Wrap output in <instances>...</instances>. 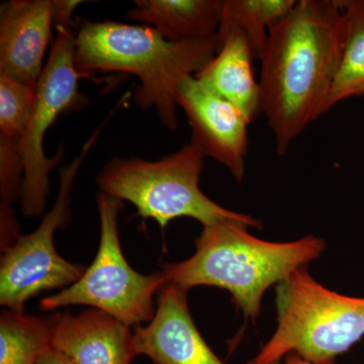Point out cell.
Returning a JSON list of instances; mask_svg holds the SVG:
<instances>
[{
  "label": "cell",
  "instance_id": "19",
  "mask_svg": "<svg viewBox=\"0 0 364 364\" xmlns=\"http://www.w3.org/2000/svg\"><path fill=\"white\" fill-rule=\"evenodd\" d=\"M38 364H73L63 354L60 353L51 345L40 356Z\"/></svg>",
  "mask_w": 364,
  "mask_h": 364
},
{
  "label": "cell",
  "instance_id": "7",
  "mask_svg": "<svg viewBox=\"0 0 364 364\" xmlns=\"http://www.w3.org/2000/svg\"><path fill=\"white\" fill-rule=\"evenodd\" d=\"M102 127L86 141L70 164L59 170L60 186L54 207L45 215L39 227L21 235L13 245L2 251L0 259V305L13 312L23 313L28 299L42 291L66 289L77 282L86 268L64 259L54 244L57 230L71 219V193L74 181Z\"/></svg>",
  "mask_w": 364,
  "mask_h": 364
},
{
  "label": "cell",
  "instance_id": "2",
  "mask_svg": "<svg viewBox=\"0 0 364 364\" xmlns=\"http://www.w3.org/2000/svg\"><path fill=\"white\" fill-rule=\"evenodd\" d=\"M217 35L172 42L156 28L114 21L82 20L75 35L77 70L91 78L97 72H122L139 79L134 102L139 109H156L163 126L178 128L177 91L219 52Z\"/></svg>",
  "mask_w": 364,
  "mask_h": 364
},
{
  "label": "cell",
  "instance_id": "18",
  "mask_svg": "<svg viewBox=\"0 0 364 364\" xmlns=\"http://www.w3.org/2000/svg\"><path fill=\"white\" fill-rule=\"evenodd\" d=\"M35 97L36 86L0 74V144L23 151Z\"/></svg>",
  "mask_w": 364,
  "mask_h": 364
},
{
  "label": "cell",
  "instance_id": "8",
  "mask_svg": "<svg viewBox=\"0 0 364 364\" xmlns=\"http://www.w3.org/2000/svg\"><path fill=\"white\" fill-rule=\"evenodd\" d=\"M55 30L51 51L36 85L32 119L23 144L25 176L20 200L26 217H39L44 213L50 171L64 157L62 146L54 157L46 156V133L60 117L82 109L88 102L79 90V80L86 76L76 68L74 23H56Z\"/></svg>",
  "mask_w": 364,
  "mask_h": 364
},
{
  "label": "cell",
  "instance_id": "17",
  "mask_svg": "<svg viewBox=\"0 0 364 364\" xmlns=\"http://www.w3.org/2000/svg\"><path fill=\"white\" fill-rule=\"evenodd\" d=\"M52 318L4 310L0 315V364H38L51 345Z\"/></svg>",
  "mask_w": 364,
  "mask_h": 364
},
{
  "label": "cell",
  "instance_id": "1",
  "mask_svg": "<svg viewBox=\"0 0 364 364\" xmlns=\"http://www.w3.org/2000/svg\"><path fill=\"white\" fill-rule=\"evenodd\" d=\"M345 38L339 0H299L270 28L261 57V112L286 154L326 112Z\"/></svg>",
  "mask_w": 364,
  "mask_h": 364
},
{
  "label": "cell",
  "instance_id": "11",
  "mask_svg": "<svg viewBox=\"0 0 364 364\" xmlns=\"http://www.w3.org/2000/svg\"><path fill=\"white\" fill-rule=\"evenodd\" d=\"M56 0H9L0 6V74L36 86L53 38Z\"/></svg>",
  "mask_w": 364,
  "mask_h": 364
},
{
  "label": "cell",
  "instance_id": "15",
  "mask_svg": "<svg viewBox=\"0 0 364 364\" xmlns=\"http://www.w3.org/2000/svg\"><path fill=\"white\" fill-rule=\"evenodd\" d=\"M296 0H223L217 38L220 47L228 33L240 30L247 38L254 58L260 61L270 28L296 4Z\"/></svg>",
  "mask_w": 364,
  "mask_h": 364
},
{
  "label": "cell",
  "instance_id": "9",
  "mask_svg": "<svg viewBox=\"0 0 364 364\" xmlns=\"http://www.w3.org/2000/svg\"><path fill=\"white\" fill-rule=\"evenodd\" d=\"M177 104L188 117L191 143L205 158H213L226 167L241 183L245 176L251 124L247 117L195 76H188L179 85Z\"/></svg>",
  "mask_w": 364,
  "mask_h": 364
},
{
  "label": "cell",
  "instance_id": "13",
  "mask_svg": "<svg viewBox=\"0 0 364 364\" xmlns=\"http://www.w3.org/2000/svg\"><path fill=\"white\" fill-rule=\"evenodd\" d=\"M254 55L240 30L228 33L214 58L195 77L236 107L250 123L261 112V88L254 76Z\"/></svg>",
  "mask_w": 364,
  "mask_h": 364
},
{
  "label": "cell",
  "instance_id": "10",
  "mask_svg": "<svg viewBox=\"0 0 364 364\" xmlns=\"http://www.w3.org/2000/svg\"><path fill=\"white\" fill-rule=\"evenodd\" d=\"M188 293L172 282L160 289L154 317L134 328L138 355L154 364H226L198 332L189 313Z\"/></svg>",
  "mask_w": 364,
  "mask_h": 364
},
{
  "label": "cell",
  "instance_id": "16",
  "mask_svg": "<svg viewBox=\"0 0 364 364\" xmlns=\"http://www.w3.org/2000/svg\"><path fill=\"white\" fill-rule=\"evenodd\" d=\"M345 18L343 51L326 112L345 100L364 95V0H339Z\"/></svg>",
  "mask_w": 364,
  "mask_h": 364
},
{
  "label": "cell",
  "instance_id": "20",
  "mask_svg": "<svg viewBox=\"0 0 364 364\" xmlns=\"http://www.w3.org/2000/svg\"><path fill=\"white\" fill-rule=\"evenodd\" d=\"M284 364H314L311 361L306 360L303 356L298 353H291L286 356Z\"/></svg>",
  "mask_w": 364,
  "mask_h": 364
},
{
  "label": "cell",
  "instance_id": "3",
  "mask_svg": "<svg viewBox=\"0 0 364 364\" xmlns=\"http://www.w3.org/2000/svg\"><path fill=\"white\" fill-rule=\"evenodd\" d=\"M248 228L234 220L203 227L191 257L163 267L166 282L188 291L198 286L226 289L244 317L255 320L265 291L320 257L326 244L313 235L291 242L261 240Z\"/></svg>",
  "mask_w": 364,
  "mask_h": 364
},
{
  "label": "cell",
  "instance_id": "6",
  "mask_svg": "<svg viewBox=\"0 0 364 364\" xmlns=\"http://www.w3.org/2000/svg\"><path fill=\"white\" fill-rule=\"evenodd\" d=\"M100 245L82 277L59 293L41 299L43 311L68 306H88L132 328L148 324L154 317V296L166 284L162 272L142 274L131 267L122 250L119 213L123 200L98 193Z\"/></svg>",
  "mask_w": 364,
  "mask_h": 364
},
{
  "label": "cell",
  "instance_id": "12",
  "mask_svg": "<svg viewBox=\"0 0 364 364\" xmlns=\"http://www.w3.org/2000/svg\"><path fill=\"white\" fill-rule=\"evenodd\" d=\"M51 347L73 364H132L136 352L134 329L102 311L52 317Z\"/></svg>",
  "mask_w": 364,
  "mask_h": 364
},
{
  "label": "cell",
  "instance_id": "5",
  "mask_svg": "<svg viewBox=\"0 0 364 364\" xmlns=\"http://www.w3.org/2000/svg\"><path fill=\"white\" fill-rule=\"evenodd\" d=\"M205 156L193 144L156 160L116 157L98 173L100 193L134 205L144 219L164 229L177 218H191L203 227L234 220L261 229L262 223L218 205L200 188Z\"/></svg>",
  "mask_w": 364,
  "mask_h": 364
},
{
  "label": "cell",
  "instance_id": "4",
  "mask_svg": "<svg viewBox=\"0 0 364 364\" xmlns=\"http://www.w3.org/2000/svg\"><path fill=\"white\" fill-rule=\"evenodd\" d=\"M277 327L247 364H277L298 353L314 364H335L364 336V298L326 289L306 267L277 286Z\"/></svg>",
  "mask_w": 364,
  "mask_h": 364
},
{
  "label": "cell",
  "instance_id": "14",
  "mask_svg": "<svg viewBox=\"0 0 364 364\" xmlns=\"http://www.w3.org/2000/svg\"><path fill=\"white\" fill-rule=\"evenodd\" d=\"M223 0H136L128 18L156 28L172 42L214 37L219 31Z\"/></svg>",
  "mask_w": 364,
  "mask_h": 364
}]
</instances>
